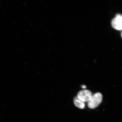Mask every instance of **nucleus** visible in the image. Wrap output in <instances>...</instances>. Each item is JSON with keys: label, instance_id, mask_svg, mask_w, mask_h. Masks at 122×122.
Masks as SVG:
<instances>
[{"label": "nucleus", "instance_id": "obj_5", "mask_svg": "<svg viewBox=\"0 0 122 122\" xmlns=\"http://www.w3.org/2000/svg\"><path fill=\"white\" fill-rule=\"evenodd\" d=\"M81 87L82 88H86V86L85 85H82L81 86Z\"/></svg>", "mask_w": 122, "mask_h": 122}, {"label": "nucleus", "instance_id": "obj_2", "mask_svg": "<svg viewBox=\"0 0 122 122\" xmlns=\"http://www.w3.org/2000/svg\"><path fill=\"white\" fill-rule=\"evenodd\" d=\"M92 95V93L90 91L84 89L79 91L77 97L79 100L85 103L90 101Z\"/></svg>", "mask_w": 122, "mask_h": 122}, {"label": "nucleus", "instance_id": "obj_3", "mask_svg": "<svg viewBox=\"0 0 122 122\" xmlns=\"http://www.w3.org/2000/svg\"><path fill=\"white\" fill-rule=\"evenodd\" d=\"M111 25L116 30H122V16L117 15L116 17L112 20Z\"/></svg>", "mask_w": 122, "mask_h": 122}, {"label": "nucleus", "instance_id": "obj_1", "mask_svg": "<svg viewBox=\"0 0 122 122\" xmlns=\"http://www.w3.org/2000/svg\"><path fill=\"white\" fill-rule=\"evenodd\" d=\"M102 95L100 92L96 93L93 95L91 100L88 102V106L90 109H94L98 106L101 103Z\"/></svg>", "mask_w": 122, "mask_h": 122}, {"label": "nucleus", "instance_id": "obj_6", "mask_svg": "<svg viewBox=\"0 0 122 122\" xmlns=\"http://www.w3.org/2000/svg\"><path fill=\"white\" fill-rule=\"evenodd\" d=\"M121 36H122V33H121Z\"/></svg>", "mask_w": 122, "mask_h": 122}, {"label": "nucleus", "instance_id": "obj_4", "mask_svg": "<svg viewBox=\"0 0 122 122\" xmlns=\"http://www.w3.org/2000/svg\"><path fill=\"white\" fill-rule=\"evenodd\" d=\"M74 103L76 106L80 109H83L85 107V103L79 100L77 97L75 98Z\"/></svg>", "mask_w": 122, "mask_h": 122}]
</instances>
